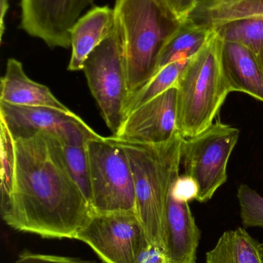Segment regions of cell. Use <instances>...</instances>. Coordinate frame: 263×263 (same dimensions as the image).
Segmentation results:
<instances>
[{"label": "cell", "instance_id": "7402d4cb", "mask_svg": "<svg viewBox=\"0 0 263 263\" xmlns=\"http://www.w3.org/2000/svg\"><path fill=\"white\" fill-rule=\"evenodd\" d=\"M0 190L1 201L10 193L15 166V139L6 123L0 120Z\"/></svg>", "mask_w": 263, "mask_h": 263}, {"label": "cell", "instance_id": "8fae6325", "mask_svg": "<svg viewBox=\"0 0 263 263\" xmlns=\"http://www.w3.org/2000/svg\"><path fill=\"white\" fill-rule=\"evenodd\" d=\"M178 89L170 88L127 116L116 138L145 145H160L180 134L178 130Z\"/></svg>", "mask_w": 263, "mask_h": 263}, {"label": "cell", "instance_id": "ba28073f", "mask_svg": "<svg viewBox=\"0 0 263 263\" xmlns=\"http://www.w3.org/2000/svg\"><path fill=\"white\" fill-rule=\"evenodd\" d=\"M76 239L89 246L104 263H137L150 245L135 212L94 213Z\"/></svg>", "mask_w": 263, "mask_h": 263}, {"label": "cell", "instance_id": "cb8c5ba5", "mask_svg": "<svg viewBox=\"0 0 263 263\" xmlns=\"http://www.w3.org/2000/svg\"><path fill=\"white\" fill-rule=\"evenodd\" d=\"M13 263H99L96 261L84 260L79 258L54 255L39 254L23 252Z\"/></svg>", "mask_w": 263, "mask_h": 263}, {"label": "cell", "instance_id": "f546056e", "mask_svg": "<svg viewBox=\"0 0 263 263\" xmlns=\"http://www.w3.org/2000/svg\"><path fill=\"white\" fill-rule=\"evenodd\" d=\"M260 255L261 259H262V262L263 263V240L262 243H260Z\"/></svg>", "mask_w": 263, "mask_h": 263}, {"label": "cell", "instance_id": "9c48e42d", "mask_svg": "<svg viewBox=\"0 0 263 263\" xmlns=\"http://www.w3.org/2000/svg\"><path fill=\"white\" fill-rule=\"evenodd\" d=\"M0 120L14 139L43 133L69 145H85L101 137L72 111L42 106H23L0 101Z\"/></svg>", "mask_w": 263, "mask_h": 263}, {"label": "cell", "instance_id": "ffe728a7", "mask_svg": "<svg viewBox=\"0 0 263 263\" xmlns=\"http://www.w3.org/2000/svg\"><path fill=\"white\" fill-rule=\"evenodd\" d=\"M214 31L222 41L243 45L258 54L262 50V18H250L231 22L214 28Z\"/></svg>", "mask_w": 263, "mask_h": 263}, {"label": "cell", "instance_id": "d6986e66", "mask_svg": "<svg viewBox=\"0 0 263 263\" xmlns=\"http://www.w3.org/2000/svg\"><path fill=\"white\" fill-rule=\"evenodd\" d=\"M188 18L209 25L213 29L238 20H263V0H236L226 6L196 14Z\"/></svg>", "mask_w": 263, "mask_h": 263}, {"label": "cell", "instance_id": "3957f363", "mask_svg": "<svg viewBox=\"0 0 263 263\" xmlns=\"http://www.w3.org/2000/svg\"><path fill=\"white\" fill-rule=\"evenodd\" d=\"M114 10L129 98L154 76L162 48L183 21L165 0H117Z\"/></svg>", "mask_w": 263, "mask_h": 263}, {"label": "cell", "instance_id": "4316f807", "mask_svg": "<svg viewBox=\"0 0 263 263\" xmlns=\"http://www.w3.org/2000/svg\"><path fill=\"white\" fill-rule=\"evenodd\" d=\"M170 9L181 20H187L196 8L197 0H165Z\"/></svg>", "mask_w": 263, "mask_h": 263}, {"label": "cell", "instance_id": "5bb4252c", "mask_svg": "<svg viewBox=\"0 0 263 263\" xmlns=\"http://www.w3.org/2000/svg\"><path fill=\"white\" fill-rule=\"evenodd\" d=\"M115 26L114 9L95 6L80 16L71 29V58L68 70H83L90 54L108 38Z\"/></svg>", "mask_w": 263, "mask_h": 263}, {"label": "cell", "instance_id": "5b68a950", "mask_svg": "<svg viewBox=\"0 0 263 263\" xmlns=\"http://www.w3.org/2000/svg\"><path fill=\"white\" fill-rule=\"evenodd\" d=\"M86 146L94 213L135 212L134 179L123 148L112 136L91 139Z\"/></svg>", "mask_w": 263, "mask_h": 263}, {"label": "cell", "instance_id": "7c38bea8", "mask_svg": "<svg viewBox=\"0 0 263 263\" xmlns=\"http://www.w3.org/2000/svg\"><path fill=\"white\" fill-rule=\"evenodd\" d=\"M171 187L165 211V250L169 263H196L200 230L191 213L189 202L176 197Z\"/></svg>", "mask_w": 263, "mask_h": 263}, {"label": "cell", "instance_id": "30bf717a", "mask_svg": "<svg viewBox=\"0 0 263 263\" xmlns=\"http://www.w3.org/2000/svg\"><path fill=\"white\" fill-rule=\"evenodd\" d=\"M95 0H20V28L50 48L71 47V29Z\"/></svg>", "mask_w": 263, "mask_h": 263}, {"label": "cell", "instance_id": "2e32d148", "mask_svg": "<svg viewBox=\"0 0 263 263\" xmlns=\"http://www.w3.org/2000/svg\"><path fill=\"white\" fill-rule=\"evenodd\" d=\"M214 33V29L209 25L190 18L184 20L162 48L154 74L172 62L196 55Z\"/></svg>", "mask_w": 263, "mask_h": 263}, {"label": "cell", "instance_id": "9a60e30c", "mask_svg": "<svg viewBox=\"0 0 263 263\" xmlns=\"http://www.w3.org/2000/svg\"><path fill=\"white\" fill-rule=\"evenodd\" d=\"M0 101L23 106H42L69 111L49 87L31 80L21 62L9 59L0 82Z\"/></svg>", "mask_w": 263, "mask_h": 263}, {"label": "cell", "instance_id": "484cf974", "mask_svg": "<svg viewBox=\"0 0 263 263\" xmlns=\"http://www.w3.org/2000/svg\"><path fill=\"white\" fill-rule=\"evenodd\" d=\"M137 263H169V258L165 249L150 244L141 253Z\"/></svg>", "mask_w": 263, "mask_h": 263}, {"label": "cell", "instance_id": "f1b7e54d", "mask_svg": "<svg viewBox=\"0 0 263 263\" xmlns=\"http://www.w3.org/2000/svg\"><path fill=\"white\" fill-rule=\"evenodd\" d=\"M9 9L8 0H0V38L3 39L5 32V17Z\"/></svg>", "mask_w": 263, "mask_h": 263}, {"label": "cell", "instance_id": "ac0fdd59", "mask_svg": "<svg viewBox=\"0 0 263 263\" xmlns=\"http://www.w3.org/2000/svg\"><path fill=\"white\" fill-rule=\"evenodd\" d=\"M189 60L190 59H184L172 62L157 71L149 81L128 98L125 106V117L170 88L176 86Z\"/></svg>", "mask_w": 263, "mask_h": 263}, {"label": "cell", "instance_id": "4dcf8cb0", "mask_svg": "<svg viewBox=\"0 0 263 263\" xmlns=\"http://www.w3.org/2000/svg\"><path fill=\"white\" fill-rule=\"evenodd\" d=\"M259 57H260L261 62H262V64L263 66V49L261 51L260 53L259 54Z\"/></svg>", "mask_w": 263, "mask_h": 263}, {"label": "cell", "instance_id": "4fadbf2b", "mask_svg": "<svg viewBox=\"0 0 263 263\" xmlns=\"http://www.w3.org/2000/svg\"><path fill=\"white\" fill-rule=\"evenodd\" d=\"M222 63L231 92H241L263 103V66L258 53L250 48L223 41Z\"/></svg>", "mask_w": 263, "mask_h": 263}, {"label": "cell", "instance_id": "603a6c76", "mask_svg": "<svg viewBox=\"0 0 263 263\" xmlns=\"http://www.w3.org/2000/svg\"><path fill=\"white\" fill-rule=\"evenodd\" d=\"M237 197L244 227L263 228V197L245 184L239 185Z\"/></svg>", "mask_w": 263, "mask_h": 263}, {"label": "cell", "instance_id": "e0dca14e", "mask_svg": "<svg viewBox=\"0 0 263 263\" xmlns=\"http://www.w3.org/2000/svg\"><path fill=\"white\" fill-rule=\"evenodd\" d=\"M205 263H262L260 243L244 228L225 232L206 253Z\"/></svg>", "mask_w": 263, "mask_h": 263}, {"label": "cell", "instance_id": "52a82bcc", "mask_svg": "<svg viewBox=\"0 0 263 263\" xmlns=\"http://www.w3.org/2000/svg\"><path fill=\"white\" fill-rule=\"evenodd\" d=\"M83 72L107 126L115 136L125 120L128 99L126 66L117 25L85 61Z\"/></svg>", "mask_w": 263, "mask_h": 263}, {"label": "cell", "instance_id": "6da1fadb", "mask_svg": "<svg viewBox=\"0 0 263 263\" xmlns=\"http://www.w3.org/2000/svg\"><path fill=\"white\" fill-rule=\"evenodd\" d=\"M14 139L12 186L0 202L3 221L45 239H76L94 211L68 171L57 139L43 133Z\"/></svg>", "mask_w": 263, "mask_h": 263}, {"label": "cell", "instance_id": "8992f818", "mask_svg": "<svg viewBox=\"0 0 263 263\" xmlns=\"http://www.w3.org/2000/svg\"><path fill=\"white\" fill-rule=\"evenodd\" d=\"M237 128L216 120L205 130L184 139L182 165L185 175L196 182V200L209 201L228 179L229 160L239 141Z\"/></svg>", "mask_w": 263, "mask_h": 263}, {"label": "cell", "instance_id": "d4e9b609", "mask_svg": "<svg viewBox=\"0 0 263 263\" xmlns=\"http://www.w3.org/2000/svg\"><path fill=\"white\" fill-rule=\"evenodd\" d=\"M173 193L176 197L182 200L189 201L196 199L198 189L196 182L189 176L184 174L174 181L171 187Z\"/></svg>", "mask_w": 263, "mask_h": 263}, {"label": "cell", "instance_id": "277c9868", "mask_svg": "<svg viewBox=\"0 0 263 263\" xmlns=\"http://www.w3.org/2000/svg\"><path fill=\"white\" fill-rule=\"evenodd\" d=\"M222 44L215 32L178 80L177 126L184 139L209 127L231 92L222 68Z\"/></svg>", "mask_w": 263, "mask_h": 263}, {"label": "cell", "instance_id": "83f0119b", "mask_svg": "<svg viewBox=\"0 0 263 263\" xmlns=\"http://www.w3.org/2000/svg\"><path fill=\"white\" fill-rule=\"evenodd\" d=\"M234 1L236 0H197L196 8L191 15L213 10L222 6H226Z\"/></svg>", "mask_w": 263, "mask_h": 263}, {"label": "cell", "instance_id": "44dd1931", "mask_svg": "<svg viewBox=\"0 0 263 263\" xmlns=\"http://www.w3.org/2000/svg\"><path fill=\"white\" fill-rule=\"evenodd\" d=\"M57 143L68 171L91 204V179L86 144L69 145L59 141Z\"/></svg>", "mask_w": 263, "mask_h": 263}, {"label": "cell", "instance_id": "7a4b0ae2", "mask_svg": "<svg viewBox=\"0 0 263 263\" xmlns=\"http://www.w3.org/2000/svg\"><path fill=\"white\" fill-rule=\"evenodd\" d=\"M112 137L128 156L134 179L135 213L148 241L165 249L167 199L180 176L184 138L178 134L169 142L152 145Z\"/></svg>", "mask_w": 263, "mask_h": 263}]
</instances>
